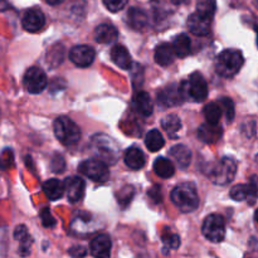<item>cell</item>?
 <instances>
[{
    "label": "cell",
    "mask_w": 258,
    "mask_h": 258,
    "mask_svg": "<svg viewBox=\"0 0 258 258\" xmlns=\"http://www.w3.org/2000/svg\"><path fill=\"white\" fill-rule=\"evenodd\" d=\"M161 127H163L169 135L175 138L176 133H178L181 127V121L176 115H168L161 120Z\"/></svg>",
    "instance_id": "obj_30"
},
{
    "label": "cell",
    "mask_w": 258,
    "mask_h": 258,
    "mask_svg": "<svg viewBox=\"0 0 258 258\" xmlns=\"http://www.w3.org/2000/svg\"><path fill=\"white\" fill-rule=\"evenodd\" d=\"M202 232L208 241L214 243L223 241L226 237V223L223 217L219 214H211L207 217L203 222Z\"/></svg>",
    "instance_id": "obj_7"
},
{
    "label": "cell",
    "mask_w": 258,
    "mask_h": 258,
    "mask_svg": "<svg viewBox=\"0 0 258 258\" xmlns=\"http://www.w3.org/2000/svg\"><path fill=\"white\" fill-rule=\"evenodd\" d=\"M175 52H174L173 44H169V43H161L158 47L155 48V62L158 64L166 67V66L171 64L174 62V58H175Z\"/></svg>",
    "instance_id": "obj_19"
},
{
    "label": "cell",
    "mask_w": 258,
    "mask_h": 258,
    "mask_svg": "<svg viewBox=\"0 0 258 258\" xmlns=\"http://www.w3.org/2000/svg\"><path fill=\"white\" fill-rule=\"evenodd\" d=\"M53 130H54V135L58 141L66 146L75 145L81 139L80 127L70 117H58L54 121Z\"/></svg>",
    "instance_id": "obj_3"
},
{
    "label": "cell",
    "mask_w": 258,
    "mask_h": 258,
    "mask_svg": "<svg viewBox=\"0 0 258 258\" xmlns=\"http://www.w3.org/2000/svg\"><path fill=\"white\" fill-rule=\"evenodd\" d=\"M173 48L176 57H180V58L186 57V55L190 53V49H191L190 38H189L185 33L178 34L175 37V39L173 40Z\"/></svg>",
    "instance_id": "obj_26"
},
{
    "label": "cell",
    "mask_w": 258,
    "mask_h": 258,
    "mask_svg": "<svg viewBox=\"0 0 258 258\" xmlns=\"http://www.w3.org/2000/svg\"><path fill=\"white\" fill-rule=\"evenodd\" d=\"M7 9H9V3L7 0H0V12H4Z\"/></svg>",
    "instance_id": "obj_38"
},
{
    "label": "cell",
    "mask_w": 258,
    "mask_h": 258,
    "mask_svg": "<svg viewBox=\"0 0 258 258\" xmlns=\"http://www.w3.org/2000/svg\"><path fill=\"white\" fill-rule=\"evenodd\" d=\"M171 201L183 213L194 212L199 206V197L196 185L191 183H183L176 185L171 191Z\"/></svg>",
    "instance_id": "obj_1"
},
{
    "label": "cell",
    "mask_w": 258,
    "mask_h": 258,
    "mask_svg": "<svg viewBox=\"0 0 258 258\" xmlns=\"http://www.w3.org/2000/svg\"><path fill=\"white\" fill-rule=\"evenodd\" d=\"M243 66V55L238 49H226L216 59V71L222 77H233Z\"/></svg>",
    "instance_id": "obj_2"
},
{
    "label": "cell",
    "mask_w": 258,
    "mask_h": 258,
    "mask_svg": "<svg viewBox=\"0 0 258 258\" xmlns=\"http://www.w3.org/2000/svg\"><path fill=\"white\" fill-rule=\"evenodd\" d=\"M96 57V52L92 47L86 44L76 45L71 49L70 52V59L75 63L78 67H90L93 63Z\"/></svg>",
    "instance_id": "obj_11"
},
{
    "label": "cell",
    "mask_w": 258,
    "mask_h": 258,
    "mask_svg": "<svg viewBox=\"0 0 258 258\" xmlns=\"http://www.w3.org/2000/svg\"><path fill=\"white\" fill-rule=\"evenodd\" d=\"M154 171L156 175L160 176L163 179L171 178L175 173V168H174L173 163L166 158H158L154 161Z\"/></svg>",
    "instance_id": "obj_27"
},
{
    "label": "cell",
    "mask_w": 258,
    "mask_h": 258,
    "mask_svg": "<svg viewBox=\"0 0 258 258\" xmlns=\"http://www.w3.org/2000/svg\"><path fill=\"white\" fill-rule=\"evenodd\" d=\"M148 15L139 8H130L127 12V24L135 30H144L148 25Z\"/></svg>",
    "instance_id": "obj_22"
},
{
    "label": "cell",
    "mask_w": 258,
    "mask_h": 258,
    "mask_svg": "<svg viewBox=\"0 0 258 258\" xmlns=\"http://www.w3.org/2000/svg\"><path fill=\"white\" fill-rule=\"evenodd\" d=\"M111 58H112L113 63L120 68H122V70H130L131 64H133L130 53L121 44L112 47V49H111Z\"/></svg>",
    "instance_id": "obj_21"
},
{
    "label": "cell",
    "mask_w": 258,
    "mask_h": 258,
    "mask_svg": "<svg viewBox=\"0 0 258 258\" xmlns=\"http://www.w3.org/2000/svg\"><path fill=\"white\" fill-rule=\"evenodd\" d=\"M40 218H42V224L44 227H47V228H52V227H54L57 224V222L53 218L52 213H50V211L48 208L42 209V212H40Z\"/></svg>",
    "instance_id": "obj_36"
},
{
    "label": "cell",
    "mask_w": 258,
    "mask_h": 258,
    "mask_svg": "<svg viewBox=\"0 0 258 258\" xmlns=\"http://www.w3.org/2000/svg\"><path fill=\"white\" fill-rule=\"evenodd\" d=\"M229 196H231V198L233 199V201H247V203L253 206V204L256 203L258 197V181L256 176H253L248 184H241V185L233 186V188L231 189Z\"/></svg>",
    "instance_id": "obj_10"
},
{
    "label": "cell",
    "mask_w": 258,
    "mask_h": 258,
    "mask_svg": "<svg viewBox=\"0 0 258 258\" xmlns=\"http://www.w3.org/2000/svg\"><path fill=\"white\" fill-rule=\"evenodd\" d=\"M118 32L113 25L111 24H100L95 29V39L96 42L102 43V44H110L117 39Z\"/></svg>",
    "instance_id": "obj_20"
},
{
    "label": "cell",
    "mask_w": 258,
    "mask_h": 258,
    "mask_svg": "<svg viewBox=\"0 0 258 258\" xmlns=\"http://www.w3.org/2000/svg\"><path fill=\"white\" fill-rule=\"evenodd\" d=\"M14 165V155L10 149H5L0 153V168L9 169Z\"/></svg>",
    "instance_id": "obj_33"
},
{
    "label": "cell",
    "mask_w": 258,
    "mask_h": 258,
    "mask_svg": "<svg viewBox=\"0 0 258 258\" xmlns=\"http://www.w3.org/2000/svg\"><path fill=\"white\" fill-rule=\"evenodd\" d=\"M45 24V17L42 10L33 8V9L27 10L23 15L22 25L27 32L37 33L43 29Z\"/></svg>",
    "instance_id": "obj_12"
},
{
    "label": "cell",
    "mask_w": 258,
    "mask_h": 258,
    "mask_svg": "<svg viewBox=\"0 0 258 258\" xmlns=\"http://www.w3.org/2000/svg\"><path fill=\"white\" fill-rule=\"evenodd\" d=\"M170 155L181 169L188 168L191 161V153L185 145H175L171 148Z\"/></svg>",
    "instance_id": "obj_25"
},
{
    "label": "cell",
    "mask_w": 258,
    "mask_h": 258,
    "mask_svg": "<svg viewBox=\"0 0 258 258\" xmlns=\"http://www.w3.org/2000/svg\"><path fill=\"white\" fill-rule=\"evenodd\" d=\"M217 9L216 0H198L197 2V12L202 13L204 15L213 18Z\"/></svg>",
    "instance_id": "obj_31"
},
{
    "label": "cell",
    "mask_w": 258,
    "mask_h": 258,
    "mask_svg": "<svg viewBox=\"0 0 258 258\" xmlns=\"http://www.w3.org/2000/svg\"><path fill=\"white\" fill-rule=\"evenodd\" d=\"M45 2H47L48 4H50V5H59L60 3H63L64 0H45Z\"/></svg>",
    "instance_id": "obj_39"
},
{
    "label": "cell",
    "mask_w": 258,
    "mask_h": 258,
    "mask_svg": "<svg viewBox=\"0 0 258 258\" xmlns=\"http://www.w3.org/2000/svg\"><path fill=\"white\" fill-rule=\"evenodd\" d=\"M163 242L168 248L171 249H176L180 246V238L175 233H171V232H165L163 234Z\"/></svg>",
    "instance_id": "obj_34"
},
{
    "label": "cell",
    "mask_w": 258,
    "mask_h": 258,
    "mask_svg": "<svg viewBox=\"0 0 258 258\" xmlns=\"http://www.w3.org/2000/svg\"><path fill=\"white\" fill-rule=\"evenodd\" d=\"M212 20H213L212 17L196 12L194 14H191L189 17L188 27L193 34L199 35V37H204V35H208L209 32H211Z\"/></svg>",
    "instance_id": "obj_13"
},
{
    "label": "cell",
    "mask_w": 258,
    "mask_h": 258,
    "mask_svg": "<svg viewBox=\"0 0 258 258\" xmlns=\"http://www.w3.org/2000/svg\"><path fill=\"white\" fill-rule=\"evenodd\" d=\"M92 148L98 158L106 164H115L117 160V146L106 135H97L92 140Z\"/></svg>",
    "instance_id": "obj_8"
},
{
    "label": "cell",
    "mask_w": 258,
    "mask_h": 258,
    "mask_svg": "<svg viewBox=\"0 0 258 258\" xmlns=\"http://www.w3.org/2000/svg\"><path fill=\"white\" fill-rule=\"evenodd\" d=\"M257 44H258V37H257Z\"/></svg>",
    "instance_id": "obj_42"
},
{
    "label": "cell",
    "mask_w": 258,
    "mask_h": 258,
    "mask_svg": "<svg viewBox=\"0 0 258 258\" xmlns=\"http://www.w3.org/2000/svg\"><path fill=\"white\" fill-rule=\"evenodd\" d=\"M222 106V110L226 112V118L227 122L231 123L234 118V103L231 98L228 97H222L221 100L218 101Z\"/></svg>",
    "instance_id": "obj_32"
},
{
    "label": "cell",
    "mask_w": 258,
    "mask_h": 258,
    "mask_svg": "<svg viewBox=\"0 0 258 258\" xmlns=\"http://www.w3.org/2000/svg\"><path fill=\"white\" fill-rule=\"evenodd\" d=\"M78 170L81 174L90 178L91 180L96 183H105L110 178V170L105 161L100 159H88V160L82 161L78 166Z\"/></svg>",
    "instance_id": "obj_6"
},
{
    "label": "cell",
    "mask_w": 258,
    "mask_h": 258,
    "mask_svg": "<svg viewBox=\"0 0 258 258\" xmlns=\"http://www.w3.org/2000/svg\"><path fill=\"white\" fill-rule=\"evenodd\" d=\"M222 106L219 102H211L208 105L204 106V117H206L207 122L211 123H218L222 117Z\"/></svg>",
    "instance_id": "obj_29"
},
{
    "label": "cell",
    "mask_w": 258,
    "mask_h": 258,
    "mask_svg": "<svg viewBox=\"0 0 258 258\" xmlns=\"http://www.w3.org/2000/svg\"><path fill=\"white\" fill-rule=\"evenodd\" d=\"M145 145L149 150L153 151V153H156V151H159L160 149L164 148V145H165V140H164L160 131L150 130L148 134H146Z\"/></svg>",
    "instance_id": "obj_28"
},
{
    "label": "cell",
    "mask_w": 258,
    "mask_h": 258,
    "mask_svg": "<svg viewBox=\"0 0 258 258\" xmlns=\"http://www.w3.org/2000/svg\"><path fill=\"white\" fill-rule=\"evenodd\" d=\"M134 106L136 111L143 116H150L153 113V102L150 95L145 91H140L134 97Z\"/></svg>",
    "instance_id": "obj_24"
},
{
    "label": "cell",
    "mask_w": 258,
    "mask_h": 258,
    "mask_svg": "<svg viewBox=\"0 0 258 258\" xmlns=\"http://www.w3.org/2000/svg\"><path fill=\"white\" fill-rule=\"evenodd\" d=\"M237 173V163L233 158H222L213 164L209 173V179L218 185H226L234 179Z\"/></svg>",
    "instance_id": "obj_4"
},
{
    "label": "cell",
    "mask_w": 258,
    "mask_h": 258,
    "mask_svg": "<svg viewBox=\"0 0 258 258\" xmlns=\"http://www.w3.org/2000/svg\"><path fill=\"white\" fill-rule=\"evenodd\" d=\"M52 168L54 173H62L64 170V160L60 155H57L52 160Z\"/></svg>",
    "instance_id": "obj_37"
},
{
    "label": "cell",
    "mask_w": 258,
    "mask_h": 258,
    "mask_svg": "<svg viewBox=\"0 0 258 258\" xmlns=\"http://www.w3.org/2000/svg\"><path fill=\"white\" fill-rule=\"evenodd\" d=\"M43 191L49 201H58L62 198L66 191L64 183L58 179H49L43 184Z\"/></svg>",
    "instance_id": "obj_23"
},
{
    "label": "cell",
    "mask_w": 258,
    "mask_h": 258,
    "mask_svg": "<svg viewBox=\"0 0 258 258\" xmlns=\"http://www.w3.org/2000/svg\"><path fill=\"white\" fill-rule=\"evenodd\" d=\"M180 91L183 97H189L196 102H202L208 96V85L206 78L201 73L196 72L190 75L186 82L181 83Z\"/></svg>",
    "instance_id": "obj_5"
},
{
    "label": "cell",
    "mask_w": 258,
    "mask_h": 258,
    "mask_svg": "<svg viewBox=\"0 0 258 258\" xmlns=\"http://www.w3.org/2000/svg\"><path fill=\"white\" fill-rule=\"evenodd\" d=\"M64 188L67 198L71 203H77L82 201L86 190V183L80 176H72L64 181Z\"/></svg>",
    "instance_id": "obj_14"
},
{
    "label": "cell",
    "mask_w": 258,
    "mask_h": 258,
    "mask_svg": "<svg viewBox=\"0 0 258 258\" xmlns=\"http://www.w3.org/2000/svg\"><path fill=\"white\" fill-rule=\"evenodd\" d=\"M123 160H125L126 165L130 169H133V170H140V169H143L145 166L146 163L144 153L140 149L136 148V146H133V148L126 150Z\"/></svg>",
    "instance_id": "obj_18"
},
{
    "label": "cell",
    "mask_w": 258,
    "mask_h": 258,
    "mask_svg": "<svg viewBox=\"0 0 258 258\" xmlns=\"http://www.w3.org/2000/svg\"><path fill=\"white\" fill-rule=\"evenodd\" d=\"M158 101L165 107H171L176 106L183 101V95H181L180 88H176L175 86L171 85L164 88L163 91L158 93Z\"/></svg>",
    "instance_id": "obj_16"
},
{
    "label": "cell",
    "mask_w": 258,
    "mask_h": 258,
    "mask_svg": "<svg viewBox=\"0 0 258 258\" xmlns=\"http://www.w3.org/2000/svg\"><path fill=\"white\" fill-rule=\"evenodd\" d=\"M105 7L107 8L110 12L112 13H117L120 10H122L123 8L127 5L128 0H102Z\"/></svg>",
    "instance_id": "obj_35"
},
{
    "label": "cell",
    "mask_w": 258,
    "mask_h": 258,
    "mask_svg": "<svg viewBox=\"0 0 258 258\" xmlns=\"http://www.w3.org/2000/svg\"><path fill=\"white\" fill-rule=\"evenodd\" d=\"M222 134H223V130L218 123L207 122L199 127L198 138L206 144H214L222 138Z\"/></svg>",
    "instance_id": "obj_17"
},
{
    "label": "cell",
    "mask_w": 258,
    "mask_h": 258,
    "mask_svg": "<svg viewBox=\"0 0 258 258\" xmlns=\"http://www.w3.org/2000/svg\"><path fill=\"white\" fill-rule=\"evenodd\" d=\"M184 2H185V0H171V3H173V4H175V5L181 4V3H184Z\"/></svg>",
    "instance_id": "obj_40"
},
{
    "label": "cell",
    "mask_w": 258,
    "mask_h": 258,
    "mask_svg": "<svg viewBox=\"0 0 258 258\" xmlns=\"http://www.w3.org/2000/svg\"><path fill=\"white\" fill-rule=\"evenodd\" d=\"M23 83H24L25 90L29 93L37 95L42 91L45 90L47 87V76H45L44 71L39 67H30L25 72L24 78H23Z\"/></svg>",
    "instance_id": "obj_9"
},
{
    "label": "cell",
    "mask_w": 258,
    "mask_h": 258,
    "mask_svg": "<svg viewBox=\"0 0 258 258\" xmlns=\"http://www.w3.org/2000/svg\"><path fill=\"white\" fill-rule=\"evenodd\" d=\"M254 221H256V223L258 224V209L256 211V213H254Z\"/></svg>",
    "instance_id": "obj_41"
},
{
    "label": "cell",
    "mask_w": 258,
    "mask_h": 258,
    "mask_svg": "<svg viewBox=\"0 0 258 258\" xmlns=\"http://www.w3.org/2000/svg\"><path fill=\"white\" fill-rule=\"evenodd\" d=\"M111 247H112V242H111L110 237L106 234H101L91 241L90 252L93 257L106 258L110 257Z\"/></svg>",
    "instance_id": "obj_15"
}]
</instances>
